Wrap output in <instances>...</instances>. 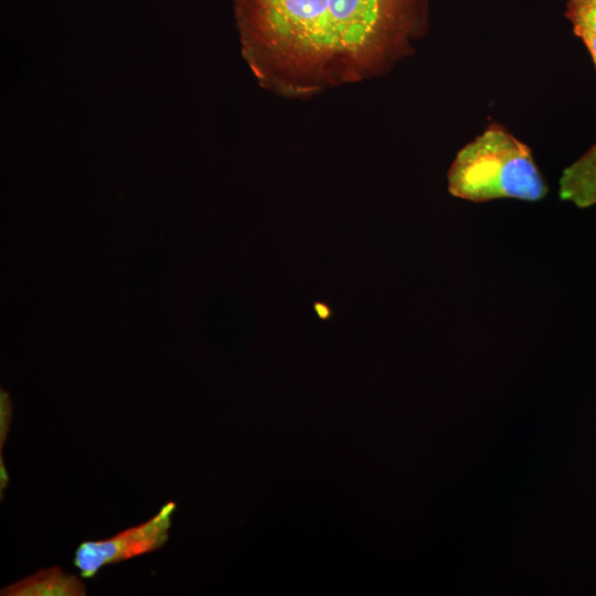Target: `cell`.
I'll list each match as a JSON object with an SVG mask.
<instances>
[{
    "label": "cell",
    "mask_w": 596,
    "mask_h": 596,
    "mask_svg": "<svg viewBox=\"0 0 596 596\" xmlns=\"http://www.w3.org/2000/svg\"><path fill=\"white\" fill-rule=\"evenodd\" d=\"M11 414H12V408H11L9 397L6 393L3 394L2 392L1 393V437H0L1 449L8 434V427L11 421Z\"/></svg>",
    "instance_id": "8992f818"
},
{
    "label": "cell",
    "mask_w": 596,
    "mask_h": 596,
    "mask_svg": "<svg viewBox=\"0 0 596 596\" xmlns=\"http://www.w3.org/2000/svg\"><path fill=\"white\" fill-rule=\"evenodd\" d=\"M1 596H84L86 588L77 575L58 566L41 568L15 583L7 585Z\"/></svg>",
    "instance_id": "3957f363"
},
{
    "label": "cell",
    "mask_w": 596,
    "mask_h": 596,
    "mask_svg": "<svg viewBox=\"0 0 596 596\" xmlns=\"http://www.w3.org/2000/svg\"><path fill=\"white\" fill-rule=\"evenodd\" d=\"M174 502H168L147 521L110 538L82 542L74 564L82 577L95 576L104 566L120 563L162 547L169 538Z\"/></svg>",
    "instance_id": "7a4b0ae2"
},
{
    "label": "cell",
    "mask_w": 596,
    "mask_h": 596,
    "mask_svg": "<svg viewBox=\"0 0 596 596\" xmlns=\"http://www.w3.org/2000/svg\"><path fill=\"white\" fill-rule=\"evenodd\" d=\"M564 15L586 46L596 68V0H566Z\"/></svg>",
    "instance_id": "5b68a950"
},
{
    "label": "cell",
    "mask_w": 596,
    "mask_h": 596,
    "mask_svg": "<svg viewBox=\"0 0 596 596\" xmlns=\"http://www.w3.org/2000/svg\"><path fill=\"white\" fill-rule=\"evenodd\" d=\"M448 192L471 202L517 199L538 202L549 192L531 148L499 124H490L456 155Z\"/></svg>",
    "instance_id": "6da1fadb"
},
{
    "label": "cell",
    "mask_w": 596,
    "mask_h": 596,
    "mask_svg": "<svg viewBox=\"0 0 596 596\" xmlns=\"http://www.w3.org/2000/svg\"><path fill=\"white\" fill-rule=\"evenodd\" d=\"M558 195L579 209L596 204V142L563 170Z\"/></svg>",
    "instance_id": "277c9868"
}]
</instances>
